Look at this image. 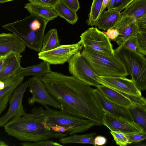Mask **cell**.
Here are the masks:
<instances>
[{
  "label": "cell",
  "instance_id": "74e56055",
  "mask_svg": "<svg viewBox=\"0 0 146 146\" xmlns=\"http://www.w3.org/2000/svg\"><path fill=\"white\" fill-rule=\"evenodd\" d=\"M11 94H8L0 99V117L1 113L6 109Z\"/></svg>",
  "mask_w": 146,
  "mask_h": 146
},
{
  "label": "cell",
  "instance_id": "d6986e66",
  "mask_svg": "<svg viewBox=\"0 0 146 146\" xmlns=\"http://www.w3.org/2000/svg\"><path fill=\"white\" fill-rule=\"evenodd\" d=\"M50 64L43 62L41 63L25 68L21 67L14 75L24 77L32 75L41 78L51 71Z\"/></svg>",
  "mask_w": 146,
  "mask_h": 146
},
{
  "label": "cell",
  "instance_id": "52a82bcc",
  "mask_svg": "<svg viewBox=\"0 0 146 146\" xmlns=\"http://www.w3.org/2000/svg\"><path fill=\"white\" fill-rule=\"evenodd\" d=\"M68 62L69 72L78 79L96 87L100 84L107 86L86 63L80 51L74 54Z\"/></svg>",
  "mask_w": 146,
  "mask_h": 146
},
{
  "label": "cell",
  "instance_id": "8d00e7d4",
  "mask_svg": "<svg viewBox=\"0 0 146 146\" xmlns=\"http://www.w3.org/2000/svg\"><path fill=\"white\" fill-rule=\"evenodd\" d=\"M68 6L76 12L80 8L78 0H62Z\"/></svg>",
  "mask_w": 146,
  "mask_h": 146
},
{
  "label": "cell",
  "instance_id": "5b68a950",
  "mask_svg": "<svg viewBox=\"0 0 146 146\" xmlns=\"http://www.w3.org/2000/svg\"><path fill=\"white\" fill-rule=\"evenodd\" d=\"M81 54L89 66L100 77H126L129 75L124 64L114 54L108 55L85 48Z\"/></svg>",
  "mask_w": 146,
  "mask_h": 146
},
{
  "label": "cell",
  "instance_id": "3957f363",
  "mask_svg": "<svg viewBox=\"0 0 146 146\" xmlns=\"http://www.w3.org/2000/svg\"><path fill=\"white\" fill-rule=\"evenodd\" d=\"M23 116L14 117L4 125L5 131L8 135L21 141L30 142L60 138L68 135L67 133L54 131Z\"/></svg>",
  "mask_w": 146,
  "mask_h": 146
},
{
  "label": "cell",
  "instance_id": "e0dca14e",
  "mask_svg": "<svg viewBox=\"0 0 146 146\" xmlns=\"http://www.w3.org/2000/svg\"><path fill=\"white\" fill-rule=\"evenodd\" d=\"M120 13L114 9L103 11L99 17L95 26L99 29L105 31L114 28L120 20Z\"/></svg>",
  "mask_w": 146,
  "mask_h": 146
},
{
  "label": "cell",
  "instance_id": "f546056e",
  "mask_svg": "<svg viewBox=\"0 0 146 146\" xmlns=\"http://www.w3.org/2000/svg\"><path fill=\"white\" fill-rule=\"evenodd\" d=\"M116 144L120 146H125L130 144L127 135L119 131H110Z\"/></svg>",
  "mask_w": 146,
  "mask_h": 146
},
{
  "label": "cell",
  "instance_id": "ffe728a7",
  "mask_svg": "<svg viewBox=\"0 0 146 146\" xmlns=\"http://www.w3.org/2000/svg\"><path fill=\"white\" fill-rule=\"evenodd\" d=\"M21 54L11 52L9 54L7 63L0 72V81L3 80L14 75L21 67Z\"/></svg>",
  "mask_w": 146,
  "mask_h": 146
},
{
  "label": "cell",
  "instance_id": "484cf974",
  "mask_svg": "<svg viewBox=\"0 0 146 146\" xmlns=\"http://www.w3.org/2000/svg\"><path fill=\"white\" fill-rule=\"evenodd\" d=\"M96 133H92L82 135L76 134L60 138L59 141L63 144L70 143L90 144L96 146L94 139Z\"/></svg>",
  "mask_w": 146,
  "mask_h": 146
},
{
  "label": "cell",
  "instance_id": "e575fe53",
  "mask_svg": "<svg viewBox=\"0 0 146 146\" xmlns=\"http://www.w3.org/2000/svg\"><path fill=\"white\" fill-rule=\"evenodd\" d=\"M134 0H115L114 9L121 12Z\"/></svg>",
  "mask_w": 146,
  "mask_h": 146
},
{
  "label": "cell",
  "instance_id": "ee69618b",
  "mask_svg": "<svg viewBox=\"0 0 146 146\" xmlns=\"http://www.w3.org/2000/svg\"><path fill=\"white\" fill-rule=\"evenodd\" d=\"M8 145L5 142L2 141H0V146H8Z\"/></svg>",
  "mask_w": 146,
  "mask_h": 146
},
{
  "label": "cell",
  "instance_id": "8fae6325",
  "mask_svg": "<svg viewBox=\"0 0 146 146\" xmlns=\"http://www.w3.org/2000/svg\"><path fill=\"white\" fill-rule=\"evenodd\" d=\"M27 88V82L26 81L19 85L12 93L9 100V106L7 111L0 117V127H3L14 117L23 115L26 111L23 108L22 102Z\"/></svg>",
  "mask_w": 146,
  "mask_h": 146
},
{
  "label": "cell",
  "instance_id": "30bf717a",
  "mask_svg": "<svg viewBox=\"0 0 146 146\" xmlns=\"http://www.w3.org/2000/svg\"><path fill=\"white\" fill-rule=\"evenodd\" d=\"M28 88L32 96L28 99V103L32 105L35 102L40 104L44 106H49L61 110L62 107L49 94L42 82L41 78L34 76L28 81Z\"/></svg>",
  "mask_w": 146,
  "mask_h": 146
},
{
  "label": "cell",
  "instance_id": "f35d334b",
  "mask_svg": "<svg viewBox=\"0 0 146 146\" xmlns=\"http://www.w3.org/2000/svg\"><path fill=\"white\" fill-rule=\"evenodd\" d=\"M105 32V34L110 40L115 41L119 35L118 31L115 28H112L108 29Z\"/></svg>",
  "mask_w": 146,
  "mask_h": 146
},
{
  "label": "cell",
  "instance_id": "ab89813d",
  "mask_svg": "<svg viewBox=\"0 0 146 146\" xmlns=\"http://www.w3.org/2000/svg\"><path fill=\"white\" fill-rule=\"evenodd\" d=\"M107 142L106 138L103 136H98L95 137L94 139V143L96 146L104 145Z\"/></svg>",
  "mask_w": 146,
  "mask_h": 146
},
{
  "label": "cell",
  "instance_id": "9a60e30c",
  "mask_svg": "<svg viewBox=\"0 0 146 146\" xmlns=\"http://www.w3.org/2000/svg\"><path fill=\"white\" fill-rule=\"evenodd\" d=\"M26 46L13 33L0 34V54L4 55L12 52L21 54Z\"/></svg>",
  "mask_w": 146,
  "mask_h": 146
},
{
  "label": "cell",
  "instance_id": "1f68e13d",
  "mask_svg": "<svg viewBox=\"0 0 146 146\" xmlns=\"http://www.w3.org/2000/svg\"><path fill=\"white\" fill-rule=\"evenodd\" d=\"M127 135L130 144L139 143L146 139V131H143L135 134Z\"/></svg>",
  "mask_w": 146,
  "mask_h": 146
},
{
  "label": "cell",
  "instance_id": "2e32d148",
  "mask_svg": "<svg viewBox=\"0 0 146 146\" xmlns=\"http://www.w3.org/2000/svg\"><path fill=\"white\" fill-rule=\"evenodd\" d=\"M114 28L119 32L114 41L119 46L123 45L130 37L137 36L138 32L135 20L128 17L121 19Z\"/></svg>",
  "mask_w": 146,
  "mask_h": 146
},
{
  "label": "cell",
  "instance_id": "4dcf8cb0",
  "mask_svg": "<svg viewBox=\"0 0 146 146\" xmlns=\"http://www.w3.org/2000/svg\"><path fill=\"white\" fill-rule=\"evenodd\" d=\"M20 145L24 146H62L63 145L49 139L40 141L36 142L23 141Z\"/></svg>",
  "mask_w": 146,
  "mask_h": 146
},
{
  "label": "cell",
  "instance_id": "836d02e7",
  "mask_svg": "<svg viewBox=\"0 0 146 146\" xmlns=\"http://www.w3.org/2000/svg\"><path fill=\"white\" fill-rule=\"evenodd\" d=\"M30 3L53 7L60 0H28Z\"/></svg>",
  "mask_w": 146,
  "mask_h": 146
},
{
  "label": "cell",
  "instance_id": "60d3db41",
  "mask_svg": "<svg viewBox=\"0 0 146 146\" xmlns=\"http://www.w3.org/2000/svg\"><path fill=\"white\" fill-rule=\"evenodd\" d=\"M11 52L3 55L0 57V72L6 64L8 57Z\"/></svg>",
  "mask_w": 146,
  "mask_h": 146
},
{
  "label": "cell",
  "instance_id": "44dd1931",
  "mask_svg": "<svg viewBox=\"0 0 146 146\" xmlns=\"http://www.w3.org/2000/svg\"><path fill=\"white\" fill-rule=\"evenodd\" d=\"M120 13L121 19L129 17L136 20L146 15V0H134Z\"/></svg>",
  "mask_w": 146,
  "mask_h": 146
},
{
  "label": "cell",
  "instance_id": "7402d4cb",
  "mask_svg": "<svg viewBox=\"0 0 146 146\" xmlns=\"http://www.w3.org/2000/svg\"><path fill=\"white\" fill-rule=\"evenodd\" d=\"M97 88L108 99L118 104L128 108L134 103L127 97L110 88L102 84Z\"/></svg>",
  "mask_w": 146,
  "mask_h": 146
},
{
  "label": "cell",
  "instance_id": "7a4b0ae2",
  "mask_svg": "<svg viewBox=\"0 0 146 146\" xmlns=\"http://www.w3.org/2000/svg\"><path fill=\"white\" fill-rule=\"evenodd\" d=\"M44 107L45 109L42 107H34L30 113L25 112L23 116L57 131L63 133L65 128L70 135L83 132L96 125L90 120L67 114L47 105Z\"/></svg>",
  "mask_w": 146,
  "mask_h": 146
},
{
  "label": "cell",
  "instance_id": "7c38bea8",
  "mask_svg": "<svg viewBox=\"0 0 146 146\" xmlns=\"http://www.w3.org/2000/svg\"><path fill=\"white\" fill-rule=\"evenodd\" d=\"M109 87L121 93L132 101L135 96H142L141 91L136 86L133 81L125 77H100Z\"/></svg>",
  "mask_w": 146,
  "mask_h": 146
},
{
  "label": "cell",
  "instance_id": "5bb4252c",
  "mask_svg": "<svg viewBox=\"0 0 146 146\" xmlns=\"http://www.w3.org/2000/svg\"><path fill=\"white\" fill-rule=\"evenodd\" d=\"M92 94L97 103L103 110L113 115L134 122L127 108L110 100L98 88H93Z\"/></svg>",
  "mask_w": 146,
  "mask_h": 146
},
{
  "label": "cell",
  "instance_id": "83f0119b",
  "mask_svg": "<svg viewBox=\"0 0 146 146\" xmlns=\"http://www.w3.org/2000/svg\"><path fill=\"white\" fill-rule=\"evenodd\" d=\"M103 0H93L88 19L86 23L89 26H95Z\"/></svg>",
  "mask_w": 146,
  "mask_h": 146
},
{
  "label": "cell",
  "instance_id": "cb8c5ba5",
  "mask_svg": "<svg viewBox=\"0 0 146 146\" xmlns=\"http://www.w3.org/2000/svg\"><path fill=\"white\" fill-rule=\"evenodd\" d=\"M24 77L13 75L0 81V99L9 94H12L23 82Z\"/></svg>",
  "mask_w": 146,
  "mask_h": 146
},
{
  "label": "cell",
  "instance_id": "d590c367",
  "mask_svg": "<svg viewBox=\"0 0 146 146\" xmlns=\"http://www.w3.org/2000/svg\"><path fill=\"white\" fill-rule=\"evenodd\" d=\"M138 32H146V15L135 20Z\"/></svg>",
  "mask_w": 146,
  "mask_h": 146
},
{
  "label": "cell",
  "instance_id": "d6a6232c",
  "mask_svg": "<svg viewBox=\"0 0 146 146\" xmlns=\"http://www.w3.org/2000/svg\"><path fill=\"white\" fill-rule=\"evenodd\" d=\"M137 37H131L128 39L122 45L125 47L135 52L137 51Z\"/></svg>",
  "mask_w": 146,
  "mask_h": 146
},
{
  "label": "cell",
  "instance_id": "4fadbf2b",
  "mask_svg": "<svg viewBox=\"0 0 146 146\" xmlns=\"http://www.w3.org/2000/svg\"><path fill=\"white\" fill-rule=\"evenodd\" d=\"M103 110L104 112L103 125L110 131H119L127 135L144 131L134 122L116 116Z\"/></svg>",
  "mask_w": 146,
  "mask_h": 146
},
{
  "label": "cell",
  "instance_id": "bcb514c9",
  "mask_svg": "<svg viewBox=\"0 0 146 146\" xmlns=\"http://www.w3.org/2000/svg\"><path fill=\"white\" fill-rule=\"evenodd\" d=\"M3 55H1V54H0V57Z\"/></svg>",
  "mask_w": 146,
  "mask_h": 146
},
{
  "label": "cell",
  "instance_id": "603a6c76",
  "mask_svg": "<svg viewBox=\"0 0 146 146\" xmlns=\"http://www.w3.org/2000/svg\"><path fill=\"white\" fill-rule=\"evenodd\" d=\"M146 105L133 103L127 108L134 122L146 131Z\"/></svg>",
  "mask_w": 146,
  "mask_h": 146
},
{
  "label": "cell",
  "instance_id": "ac0fdd59",
  "mask_svg": "<svg viewBox=\"0 0 146 146\" xmlns=\"http://www.w3.org/2000/svg\"><path fill=\"white\" fill-rule=\"evenodd\" d=\"M24 8L31 14L38 16L48 22L58 16L53 7L29 3L25 4Z\"/></svg>",
  "mask_w": 146,
  "mask_h": 146
},
{
  "label": "cell",
  "instance_id": "f6af8a7d",
  "mask_svg": "<svg viewBox=\"0 0 146 146\" xmlns=\"http://www.w3.org/2000/svg\"><path fill=\"white\" fill-rule=\"evenodd\" d=\"M13 0H0V3H3L6 2L12 1Z\"/></svg>",
  "mask_w": 146,
  "mask_h": 146
},
{
  "label": "cell",
  "instance_id": "f1b7e54d",
  "mask_svg": "<svg viewBox=\"0 0 146 146\" xmlns=\"http://www.w3.org/2000/svg\"><path fill=\"white\" fill-rule=\"evenodd\" d=\"M137 51L145 56L146 55V32H139L137 35Z\"/></svg>",
  "mask_w": 146,
  "mask_h": 146
},
{
  "label": "cell",
  "instance_id": "277c9868",
  "mask_svg": "<svg viewBox=\"0 0 146 146\" xmlns=\"http://www.w3.org/2000/svg\"><path fill=\"white\" fill-rule=\"evenodd\" d=\"M48 22L31 14L23 19L3 25L29 48L41 52L45 30Z\"/></svg>",
  "mask_w": 146,
  "mask_h": 146
},
{
  "label": "cell",
  "instance_id": "6da1fadb",
  "mask_svg": "<svg viewBox=\"0 0 146 146\" xmlns=\"http://www.w3.org/2000/svg\"><path fill=\"white\" fill-rule=\"evenodd\" d=\"M41 79L49 94L61 105L62 112L90 120L96 125H103L104 112L90 85L72 75L51 70Z\"/></svg>",
  "mask_w": 146,
  "mask_h": 146
},
{
  "label": "cell",
  "instance_id": "9c48e42d",
  "mask_svg": "<svg viewBox=\"0 0 146 146\" xmlns=\"http://www.w3.org/2000/svg\"><path fill=\"white\" fill-rule=\"evenodd\" d=\"M82 47L80 40L75 44L60 45L53 49L39 52L38 58L50 65L63 64L68 62L76 52L80 51Z\"/></svg>",
  "mask_w": 146,
  "mask_h": 146
},
{
  "label": "cell",
  "instance_id": "ba28073f",
  "mask_svg": "<svg viewBox=\"0 0 146 146\" xmlns=\"http://www.w3.org/2000/svg\"><path fill=\"white\" fill-rule=\"evenodd\" d=\"M84 48L109 55H114L110 40L103 32L96 27L89 28L80 36Z\"/></svg>",
  "mask_w": 146,
  "mask_h": 146
},
{
  "label": "cell",
  "instance_id": "b9f144b4",
  "mask_svg": "<svg viewBox=\"0 0 146 146\" xmlns=\"http://www.w3.org/2000/svg\"><path fill=\"white\" fill-rule=\"evenodd\" d=\"M110 1V0H103L102 5L99 15L98 18L106 8L107 7Z\"/></svg>",
  "mask_w": 146,
  "mask_h": 146
},
{
  "label": "cell",
  "instance_id": "7bdbcfd3",
  "mask_svg": "<svg viewBox=\"0 0 146 146\" xmlns=\"http://www.w3.org/2000/svg\"><path fill=\"white\" fill-rule=\"evenodd\" d=\"M115 1V0H110L107 7L108 10L114 9Z\"/></svg>",
  "mask_w": 146,
  "mask_h": 146
},
{
  "label": "cell",
  "instance_id": "d4e9b609",
  "mask_svg": "<svg viewBox=\"0 0 146 146\" xmlns=\"http://www.w3.org/2000/svg\"><path fill=\"white\" fill-rule=\"evenodd\" d=\"M58 16L64 19L68 23L74 25L77 22L78 17L76 12L60 0L53 7Z\"/></svg>",
  "mask_w": 146,
  "mask_h": 146
},
{
  "label": "cell",
  "instance_id": "8992f818",
  "mask_svg": "<svg viewBox=\"0 0 146 146\" xmlns=\"http://www.w3.org/2000/svg\"><path fill=\"white\" fill-rule=\"evenodd\" d=\"M114 54L122 62L137 87L146 89V59L144 56L122 45L114 50Z\"/></svg>",
  "mask_w": 146,
  "mask_h": 146
},
{
  "label": "cell",
  "instance_id": "4316f807",
  "mask_svg": "<svg viewBox=\"0 0 146 146\" xmlns=\"http://www.w3.org/2000/svg\"><path fill=\"white\" fill-rule=\"evenodd\" d=\"M60 45L57 30L50 29L44 35L41 52H44L55 48Z\"/></svg>",
  "mask_w": 146,
  "mask_h": 146
}]
</instances>
